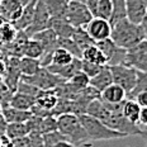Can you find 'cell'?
<instances>
[{
	"mask_svg": "<svg viewBox=\"0 0 147 147\" xmlns=\"http://www.w3.org/2000/svg\"><path fill=\"white\" fill-rule=\"evenodd\" d=\"M110 38L114 41V43L119 47L128 50V48L133 47L141 41L146 39L145 32L141 24L132 23L128 20L127 18L119 19L117 22L110 24Z\"/></svg>",
	"mask_w": 147,
	"mask_h": 147,
	"instance_id": "cell-1",
	"label": "cell"
},
{
	"mask_svg": "<svg viewBox=\"0 0 147 147\" xmlns=\"http://www.w3.org/2000/svg\"><path fill=\"white\" fill-rule=\"evenodd\" d=\"M57 131L74 145L79 146L89 141L86 131L82 127L79 115L75 113H63L56 118Z\"/></svg>",
	"mask_w": 147,
	"mask_h": 147,
	"instance_id": "cell-2",
	"label": "cell"
},
{
	"mask_svg": "<svg viewBox=\"0 0 147 147\" xmlns=\"http://www.w3.org/2000/svg\"><path fill=\"white\" fill-rule=\"evenodd\" d=\"M79 119H80L84 129L86 131L89 141H109L127 137L125 134L109 128L100 119L93 117V115H89L86 113L79 114Z\"/></svg>",
	"mask_w": 147,
	"mask_h": 147,
	"instance_id": "cell-3",
	"label": "cell"
},
{
	"mask_svg": "<svg viewBox=\"0 0 147 147\" xmlns=\"http://www.w3.org/2000/svg\"><path fill=\"white\" fill-rule=\"evenodd\" d=\"M20 80L38 88L39 90H53L55 88H57L59 85H61L63 82L59 76L52 74L47 67H42V66L33 75L20 76Z\"/></svg>",
	"mask_w": 147,
	"mask_h": 147,
	"instance_id": "cell-4",
	"label": "cell"
},
{
	"mask_svg": "<svg viewBox=\"0 0 147 147\" xmlns=\"http://www.w3.org/2000/svg\"><path fill=\"white\" fill-rule=\"evenodd\" d=\"M93 13L85 3L81 1H74L70 0L67 3V13H66V19L69 23L75 28H85L86 24L93 19Z\"/></svg>",
	"mask_w": 147,
	"mask_h": 147,
	"instance_id": "cell-5",
	"label": "cell"
},
{
	"mask_svg": "<svg viewBox=\"0 0 147 147\" xmlns=\"http://www.w3.org/2000/svg\"><path fill=\"white\" fill-rule=\"evenodd\" d=\"M113 76V82L122 86L125 90L127 95L134 89L137 82V70L125 65L109 66Z\"/></svg>",
	"mask_w": 147,
	"mask_h": 147,
	"instance_id": "cell-6",
	"label": "cell"
},
{
	"mask_svg": "<svg viewBox=\"0 0 147 147\" xmlns=\"http://www.w3.org/2000/svg\"><path fill=\"white\" fill-rule=\"evenodd\" d=\"M137 71H147V39L125 50L124 63Z\"/></svg>",
	"mask_w": 147,
	"mask_h": 147,
	"instance_id": "cell-7",
	"label": "cell"
},
{
	"mask_svg": "<svg viewBox=\"0 0 147 147\" xmlns=\"http://www.w3.org/2000/svg\"><path fill=\"white\" fill-rule=\"evenodd\" d=\"M48 28H51V15L48 13L47 8H46V4L43 0H36L33 22L24 32L30 38L34 33L48 29Z\"/></svg>",
	"mask_w": 147,
	"mask_h": 147,
	"instance_id": "cell-8",
	"label": "cell"
},
{
	"mask_svg": "<svg viewBox=\"0 0 147 147\" xmlns=\"http://www.w3.org/2000/svg\"><path fill=\"white\" fill-rule=\"evenodd\" d=\"M96 46L104 53V56H105L107 66H115V65H123L124 63L125 50L115 45L112 38H107V39H103V41L96 42Z\"/></svg>",
	"mask_w": 147,
	"mask_h": 147,
	"instance_id": "cell-9",
	"label": "cell"
},
{
	"mask_svg": "<svg viewBox=\"0 0 147 147\" xmlns=\"http://www.w3.org/2000/svg\"><path fill=\"white\" fill-rule=\"evenodd\" d=\"M85 29L95 42L110 38V32H112L109 20L99 17H93V19L86 24Z\"/></svg>",
	"mask_w": 147,
	"mask_h": 147,
	"instance_id": "cell-10",
	"label": "cell"
},
{
	"mask_svg": "<svg viewBox=\"0 0 147 147\" xmlns=\"http://www.w3.org/2000/svg\"><path fill=\"white\" fill-rule=\"evenodd\" d=\"M147 13V4L145 0H125V15L132 23L141 24Z\"/></svg>",
	"mask_w": 147,
	"mask_h": 147,
	"instance_id": "cell-11",
	"label": "cell"
},
{
	"mask_svg": "<svg viewBox=\"0 0 147 147\" xmlns=\"http://www.w3.org/2000/svg\"><path fill=\"white\" fill-rule=\"evenodd\" d=\"M47 69L52 74L59 76L62 81H67L72 78L78 71L81 70V59H74L71 63L65 66H55V65H48Z\"/></svg>",
	"mask_w": 147,
	"mask_h": 147,
	"instance_id": "cell-12",
	"label": "cell"
},
{
	"mask_svg": "<svg viewBox=\"0 0 147 147\" xmlns=\"http://www.w3.org/2000/svg\"><path fill=\"white\" fill-rule=\"evenodd\" d=\"M100 99L108 104H118L127 99V93L122 86L113 82L100 93Z\"/></svg>",
	"mask_w": 147,
	"mask_h": 147,
	"instance_id": "cell-13",
	"label": "cell"
},
{
	"mask_svg": "<svg viewBox=\"0 0 147 147\" xmlns=\"http://www.w3.org/2000/svg\"><path fill=\"white\" fill-rule=\"evenodd\" d=\"M1 114L4 117L7 123H22V122H27L32 118L33 113L30 110H22L13 108L10 105H3Z\"/></svg>",
	"mask_w": 147,
	"mask_h": 147,
	"instance_id": "cell-14",
	"label": "cell"
},
{
	"mask_svg": "<svg viewBox=\"0 0 147 147\" xmlns=\"http://www.w3.org/2000/svg\"><path fill=\"white\" fill-rule=\"evenodd\" d=\"M59 103V96L55 90H41L36 98V105L45 112H51Z\"/></svg>",
	"mask_w": 147,
	"mask_h": 147,
	"instance_id": "cell-15",
	"label": "cell"
},
{
	"mask_svg": "<svg viewBox=\"0 0 147 147\" xmlns=\"http://www.w3.org/2000/svg\"><path fill=\"white\" fill-rule=\"evenodd\" d=\"M34 7H36V0H30L28 4L24 5L19 18L11 23L17 30H26L32 24L33 15H34Z\"/></svg>",
	"mask_w": 147,
	"mask_h": 147,
	"instance_id": "cell-16",
	"label": "cell"
},
{
	"mask_svg": "<svg viewBox=\"0 0 147 147\" xmlns=\"http://www.w3.org/2000/svg\"><path fill=\"white\" fill-rule=\"evenodd\" d=\"M110 84H113V76H112V72H110L109 66H107V65L103 66V69L100 70L95 76L90 78V81H89V85L95 88L100 93H102L107 86H109Z\"/></svg>",
	"mask_w": 147,
	"mask_h": 147,
	"instance_id": "cell-17",
	"label": "cell"
},
{
	"mask_svg": "<svg viewBox=\"0 0 147 147\" xmlns=\"http://www.w3.org/2000/svg\"><path fill=\"white\" fill-rule=\"evenodd\" d=\"M51 29L59 38H71L75 32V27H72L66 18H51Z\"/></svg>",
	"mask_w": 147,
	"mask_h": 147,
	"instance_id": "cell-18",
	"label": "cell"
},
{
	"mask_svg": "<svg viewBox=\"0 0 147 147\" xmlns=\"http://www.w3.org/2000/svg\"><path fill=\"white\" fill-rule=\"evenodd\" d=\"M34 104H36L34 96L24 94V93H19V91H14L10 100H9L8 105L17 108V109H22V110H30Z\"/></svg>",
	"mask_w": 147,
	"mask_h": 147,
	"instance_id": "cell-19",
	"label": "cell"
},
{
	"mask_svg": "<svg viewBox=\"0 0 147 147\" xmlns=\"http://www.w3.org/2000/svg\"><path fill=\"white\" fill-rule=\"evenodd\" d=\"M32 132L29 124L27 122H22V123H8L7 129H5V136L9 140H19L23 137H27Z\"/></svg>",
	"mask_w": 147,
	"mask_h": 147,
	"instance_id": "cell-20",
	"label": "cell"
},
{
	"mask_svg": "<svg viewBox=\"0 0 147 147\" xmlns=\"http://www.w3.org/2000/svg\"><path fill=\"white\" fill-rule=\"evenodd\" d=\"M29 37L26 34L24 30H18L15 34L14 39L10 42V53L14 57H23L24 55V48L28 42Z\"/></svg>",
	"mask_w": 147,
	"mask_h": 147,
	"instance_id": "cell-21",
	"label": "cell"
},
{
	"mask_svg": "<svg viewBox=\"0 0 147 147\" xmlns=\"http://www.w3.org/2000/svg\"><path fill=\"white\" fill-rule=\"evenodd\" d=\"M122 112H123V115L129 122H132V123H134V124H138L141 105L134 99H125Z\"/></svg>",
	"mask_w": 147,
	"mask_h": 147,
	"instance_id": "cell-22",
	"label": "cell"
},
{
	"mask_svg": "<svg viewBox=\"0 0 147 147\" xmlns=\"http://www.w3.org/2000/svg\"><path fill=\"white\" fill-rule=\"evenodd\" d=\"M82 60H86L89 62H93V63H96V65H100V66H105L107 65V59L104 56V53L99 50L96 45L94 46H90V47L85 48L82 51Z\"/></svg>",
	"mask_w": 147,
	"mask_h": 147,
	"instance_id": "cell-23",
	"label": "cell"
},
{
	"mask_svg": "<svg viewBox=\"0 0 147 147\" xmlns=\"http://www.w3.org/2000/svg\"><path fill=\"white\" fill-rule=\"evenodd\" d=\"M51 18H66L67 3L62 0H43Z\"/></svg>",
	"mask_w": 147,
	"mask_h": 147,
	"instance_id": "cell-24",
	"label": "cell"
},
{
	"mask_svg": "<svg viewBox=\"0 0 147 147\" xmlns=\"http://www.w3.org/2000/svg\"><path fill=\"white\" fill-rule=\"evenodd\" d=\"M71 38L74 39V42L78 45V47L81 50V52L84 51L85 48L90 47V46L96 45V42L94 41L90 36H89V33L86 32V29L81 28V27H80V28H75V32H74V34H72Z\"/></svg>",
	"mask_w": 147,
	"mask_h": 147,
	"instance_id": "cell-25",
	"label": "cell"
},
{
	"mask_svg": "<svg viewBox=\"0 0 147 147\" xmlns=\"http://www.w3.org/2000/svg\"><path fill=\"white\" fill-rule=\"evenodd\" d=\"M39 67H41V63H39V60L37 59H30L27 56H23L19 59V71L22 76L33 75L38 71Z\"/></svg>",
	"mask_w": 147,
	"mask_h": 147,
	"instance_id": "cell-26",
	"label": "cell"
},
{
	"mask_svg": "<svg viewBox=\"0 0 147 147\" xmlns=\"http://www.w3.org/2000/svg\"><path fill=\"white\" fill-rule=\"evenodd\" d=\"M75 57L70 53L69 51L63 50L61 47H57L56 50L52 52V57H51V63L50 65H55V66H65L72 62V60Z\"/></svg>",
	"mask_w": 147,
	"mask_h": 147,
	"instance_id": "cell-27",
	"label": "cell"
},
{
	"mask_svg": "<svg viewBox=\"0 0 147 147\" xmlns=\"http://www.w3.org/2000/svg\"><path fill=\"white\" fill-rule=\"evenodd\" d=\"M45 53V48L42 43L39 41H37L34 38H29L28 42L26 45V48H24V55L23 56L30 57V59H37L39 60Z\"/></svg>",
	"mask_w": 147,
	"mask_h": 147,
	"instance_id": "cell-28",
	"label": "cell"
},
{
	"mask_svg": "<svg viewBox=\"0 0 147 147\" xmlns=\"http://www.w3.org/2000/svg\"><path fill=\"white\" fill-rule=\"evenodd\" d=\"M113 13V4L112 0H99L94 10V17H99L103 19L109 20Z\"/></svg>",
	"mask_w": 147,
	"mask_h": 147,
	"instance_id": "cell-29",
	"label": "cell"
},
{
	"mask_svg": "<svg viewBox=\"0 0 147 147\" xmlns=\"http://www.w3.org/2000/svg\"><path fill=\"white\" fill-rule=\"evenodd\" d=\"M113 4V13L109 19V23H114L119 19L127 18L125 15V0H112Z\"/></svg>",
	"mask_w": 147,
	"mask_h": 147,
	"instance_id": "cell-30",
	"label": "cell"
},
{
	"mask_svg": "<svg viewBox=\"0 0 147 147\" xmlns=\"http://www.w3.org/2000/svg\"><path fill=\"white\" fill-rule=\"evenodd\" d=\"M141 91H147V71H137L136 86L127 95V99H133Z\"/></svg>",
	"mask_w": 147,
	"mask_h": 147,
	"instance_id": "cell-31",
	"label": "cell"
},
{
	"mask_svg": "<svg viewBox=\"0 0 147 147\" xmlns=\"http://www.w3.org/2000/svg\"><path fill=\"white\" fill-rule=\"evenodd\" d=\"M59 47L69 51L75 59H81L82 57L81 50L78 47V45L74 42L72 38H59Z\"/></svg>",
	"mask_w": 147,
	"mask_h": 147,
	"instance_id": "cell-32",
	"label": "cell"
},
{
	"mask_svg": "<svg viewBox=\"0 0 147 147\" xmlns=\"http://www.w3.org/2000/svg\"><path fill=\"white\" fill-rule=\"evenodd\" d=\"M52 131H57V122H56V118L55 117L48 115V117H46V118L39 121L38 132L41 134L47 133V132H52Z\"/></svg>",
	"mask_w": 147,
	"mask_h": 147,
	"instance_id": "cell-33",
	"label": "cell"
},
{
	"mask_svg": "<svg viewBox=\"0 0 147 147\" xmlns=\"http://www.w3.org/2000/svg\"><path fill=\"white\" fill-rule=\"evenodd\" d=\"M62 140H66V138L59 131H52V132H47V133L42 134L43 147H53L57 142H60V141H62Z\"/></svg>",
	"mask_w": 147,
	"mask_h": 147,
	"instance_id": "cell-34",
	"label": "cell"
},
{
	"mask_svg": "<svg viewBox=\"0 0 147 147\" xmlns=\"http://www.w3.org/2000/svg\"><path fill=\"white\" fill-rule=\"evenodd\" d=\"M17 32L18 30L14 28V26L11 23H4L1 27H0V38H1L4 42L10 43V42L14 39Z\"/></svg>",
	"mask_w": 147,
	"mask_h": 147,
	"instance_id": "cell-35",
	"label": "cell"
},
{
	"mask_svg": "<svg viewBox=\"0 0 147 147\" xmlns=\"http://www.w3.org/2000/svg\"><path fill=\"white\" fill-rule=\"evenodd\" d=\"M102 69H103V66L96 65V63H93V62H89V61L81 59V71L86 74L89 78L95 76Z\"/></svg>",
	"mask_w": 147,
	"mask_h": 147,
	"instance_id": "cell-36",
	"label": "cell"
},
{
	"mask_svg": "<svg viewBox=\"0 0 147 147\" xmlns=\"http://www.w3.org/2000/svg\"><path fill=\"white\" fill-rule=\"evenodd\" d=\"M11 95H13V91L8 88L5 81H3L0 79V103H1V105H7Z\"/></svg>",
	"mask_w": 147,
	"mask_h": 147,
	"instance_id": "cell-37",
	"label": "cell"
},
{
	"mask_svg": "<svg viewBox=\"0 0 147 147\" xmlns=\"http://www.w3.org/2000/svg\"><path fill=\"white\" fill-rule=\"evenodd\" d=\"M141 105V108H147V91H141L133 98Z\"/></svg>",
	"mask_w": 147,
	"mask_h": 147,
	"instance_id": "cell-38",
	"label": "cell"
},
{
	"mask_svg": "<svg viewBox=\"0 0 147 147\" xmlns=\"http://www.w3.org/2000/svg\"><path fill=\"white\" fill-rule=\"evenodd\" d=\"M53 147H78V146L74 145V143H71L67 140H62V141H60V142H57Z\"/></svg>",
	"mask_w": 147,
	"mask_h": 147,
	"instance_id": "cell-39",
	"label": "cell"
},
{
	"mask_svg": "<svg viewBox=\"0 0 147 147\" xmlns=\"http://www.w3.org/2000/svg\"><path fill=\"white\" fill-rule=\"evenodd\" d=\"M98 1H99V0H86V1H85V4L88 5V8L90 9V11L93 13V15H94V10H95Z\"/></svg>",
	"mask_w": 147,
	"mask_h": 147,
	"instance_id": "cell-40",
	"label": "cell"
},
{
	"mask_svg": "<svg viewBox=\"0 0 147 147\" xmlns=\"http://www.w3.org/2000/svg\"><path fill=\"white\" fill-rule=\"evenodd\" d=\"M141 26H142L143 32H145V36H146V39H147V13L145 15V18H143V20L141 22Z\"/></svg>",
	"mask_w": 147,
	"mask_h": 147,
	"instance_id": "cell-41",
	"label": "cell"
},
{
	"mask_svg": "<svg viewBox=\"0 0 147 147\" xmlns=\"http://www.w3.org/2000/svg\"><path fill=\"white\" fill-rule=\"evenodd\" d=\"M5 74H7V65L3 60H0V76L5 75Z\"/></svg>",
	"mask_w": 147,
	"mask_h": 147,
	"instance_id": "cell-42",
	"label": "cell"
},
{
	"mask_svg": "<svg viewBox=\"0 0 147 147\" xmlns=\"http://www.w3.org/2000/svg\"><path fill=\"white\" fill-rule=\"evenodd\" d=\"M5 136V133L4 132H3V131L1 129H0V138H1V137H4Z\"/></svg>",
	"mask_w": 147,
	"mask_h": 147,
	"instance_id": "cell-43",
	"label": "cell"
},
{
	"mask_svg": "<svg viewBox=\"0 0 147 147\" xmlns=\"http://www.w3.org/2000/svg\"><path fill=\"white\" fill-rule=\"evenodd\" d=\"M74 1H81V3H85L86 0H74Z\"/></svg>",
	"mask_w": 147,
	"mask_h": 147,
	"instance_id": "cell-44",
	"label": "cell"
},
{
	"mask_svg": "<svg viewBox=\"0 0 147 147\" xmlns=\"http://www.w3.org/2000/svg\"><path fill=\"white\" fill-rule=\"evenodd\" d=\"M62 1H65V3H69V1H70V0H62Z\"/></svg>",
	"mask_w": 147,
	"mask_h": 147,
	"instance_id": "cell-45",
	"label": "cell"
},
{
	"mask_svg": "<svg viewBox=\"0 0 147 147\" xmlns=\"http://www.w3.org/2000/svg\"><path fill=\"white\" fill-rule=\"evenodd\" d=\"M146 147H147V141H146Z\"/></svg>",
	"mask_w": 147,
	"mask_h": 147,
	"instance_id": "cell-46",
	"label": "cell"
}]
</instances>
